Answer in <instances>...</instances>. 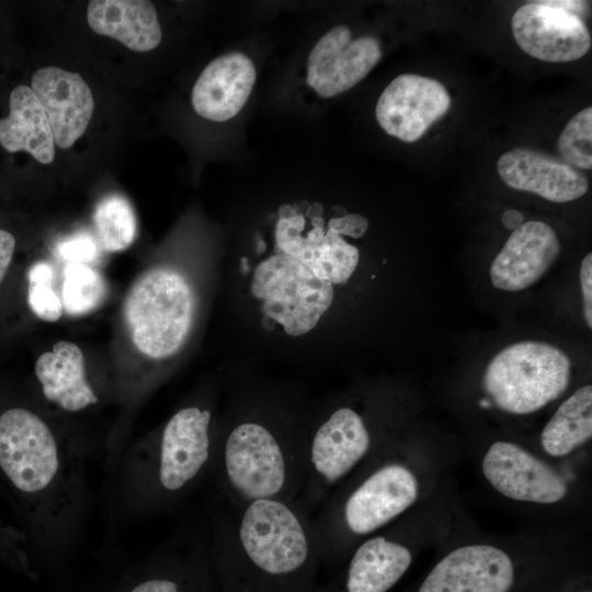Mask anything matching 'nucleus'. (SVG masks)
I'll list each match as a JSON object with an SVG mask.
<instances>
[{"mask_svg": "<svg viewBox=\"0 0 592 592\" xmlns=\"http://www.w3.org/2000/svg\"><path fill=\"white\" fill-rule=\"evenodd\" d=\"M570 379L571 361L563 350L524 340L506 345L491 358L482 386L500 410L528 414L560 397Z\"/></svg>", "mask_w": 592, "mask_h": 592, "instance_id": "2", "label": "nucleus"}, {"mask_svg": "<svg viewBox=\"0 0 592 592\" xmlns=\"http://www.w3.org/2000/svg\"><path fill=\"white\" fill-rule=\"evenodd\" d=\"M15 247V239L7 230L0 229V283L11 263Z\"/></svg>", "mask_w": 592, "mask_h": 592, "instance_id": "32", "label": "nucleus"}, {"mask_svg": "<svg viewBox=\"0 0 592 592\" xmlns=\"http://www.w3.org/2000/svg\"><path fill=\"white\" fill-rule=\"evenodd\" d=\"M35 374L45 398L66 411H80L98 402L86 377L83 354L75 343H55L52 352L36 360Z\"/></svg>", "mask_w": 592, "mask_h": 592, "instance_id": "21", "label": "nucleus"}, {"mask_svg": "<svg viewBox=\"0 0 592 592\" xmlns=\"http://www.w3.org/2000/svg\"><path fill=\"white\" fill-rule=\"evenodd\" d=\"M482 473L493 488L513 500L548 504L567 493L566 482L551 467L510 442L489 447Z\"/></svg>", "mask_w": 592, "mask_h": 592, "instance_id": "10", "label": "nucleus"}, {"mask_svg": "<svg viewBox=\"0 0 592 592\" xmlns=\"http://www.w3.org/2000/svg\"><path fill=\"white\" fill-rule=\"evenodd\" d=\"M129 592H189L187 589L171 579L151 578L135 585Z\"/></svg>", "mask_w": 592, "mask_h": 592, "instance_id": "31", "label": "nucleus"}, {"mask_svg": "<svg viewBox=\"0 0 592 592\" xmlns=\"http://www.w3.org/2000/svg\"><path fill=\"white\" fill-rule=\"evenodd\" d=\"M511 29L520 48L547 62H570L583 57L591 47V35L578 15L549 3L530 2L513 14Z\"/></svg>", "mask_w": 592, "mask_h": 592, "instance_id": "7", "label": "nucleus"}, {"mask_svg": "<svg viewBox=\"0 0 592 592\" xmlns=\"http://www.w3.org/2000/svg\"><path fill=\"white\" fill-rule=\"evenodd\" d=\"M252 293L269 318L299 337L316 327L333 300L331 283L318 278L295 258L276 253L254 270Z\"/></svg>", "mask_w": 592, "mask_h": 592, "instance_id": "4", "label": "nucleus"}, {"mask_svg": "<svg viewBox=\"0 0 592 592\" xmlns=\"http://www.w3.org/2000/svg\"><path fill=\"white\" fill-rule=\"evenodd\" d=\"M497 169L511 189L534 193L553 203L578 200L589 189L581 171L531 148L517 147L504 152L498 159Z\"/></svg>", "mask_w": 592, "mask_h": 592, "instance_id": "15", "label": "nucleus"}, {"mask_svg": "<svg viewBox=\"0 0 592 592\" xmlns=\"http://www.w3.org/2000/svg\"><path fill=\"white\" fill-rule=\"evenodd\" d=\"M224 464L230 486L251 501L275 498L286 483V460L281 445L263 425L244 422L229 434Z\"/></svg>", "mask_w": 592, "mask_h": 592, "instance_id": "6", "label": "nucleus"}, {"mask_svg": "<svg viewBox=\"0 0 592 592\" xmlns=\"http://www.w3.org/2000/svg\"><path fill=\"white\" fill-rule=\"evenodd\" d=\"M580 287L583 300L584 320L589 329L592 328V253H588L580 264Z\"/></svg>", "mask_w": 592, "mask_h": 592, "instance_id": "30", "label": "nucleus"}, {"mask_svg": "<svg viewBox=\"0 0 592 592\" xmlns=\"http://www.w3.org/2000/svg\"><path fill=\"white\" fill-rule=\"evenodd\" d=\"M563 162L582 170L592 169V107H585L570 118L557 141Z\"/></svg>", "mask_w": 592, "mask_h": 592, "instance_id": "27", "label": "nucleus"}, {"mask_svg": "<svg viewBox=\"0 0 592 592\" xmlns=\"http://www.w3.org/2000/svg\"><path fill=\"white\" fill-rule=\"evenodd\" d=\"M369 434L350 408L335 410L316 432L310 451L315 471L328 483L346 475L366 454Z\"/></svg>", "mask_w": 592, "mask_h": 592, "instance_id": "19", "label": "nucleus"}, {"mask_svg": "<svg viewBox=\"0 0 592 592\" xmlns=\"http://www.w3.org/2000/svg\"><path fill=\"white\" fill-rule=\"evenodd\" d=\"M549 3L567 12H570L580 16L583 21L584 19L588 18V14L590 11V2H587V1L562 0V1H549Z\"/></svg>", "mask_w": 592, "mask_h": 592, "instance_id": "33", "label": "nucleus"}, {"mask_svg": "<svg viewBox=\"0 0 592 592\" xmlns=\"http://www.w3.org/2000/svg\"><path fill=\"white\" fill-rule=\"evenodd\" d=\"M93 219L101 244L106 251H123L135 240L136 217L125 197L112 194L101 200Z\"/></svg>", "mask_w": 592, "mask_h": 592, "instance_id": "25", "label": "nucleus"}, {"mask_svg": "<svg viewBox=\"0 0 592 592\" xmlns=\"http://www.w3.org/2000/svg\"><path fill=\"white\" fill-rule=\"evenodd\" d=\"M31 89L47 115L55 145L71 147L93 114V95L87 82L79 73L48 66L33 75Z\"/></svg>", "mask_w": 592, "mask_h": 592, "instance_id": "14", "label": "nucleus"}, {"mask_svg": "<svg viewBox=\"0 0 592 592\" xmlns=\"http://www.w3.org/2000/svg\"><path fill=\"white\" fill-rule=\"evenodd\" d=\"M54 272L50 264L36 262L29 270L27 301L31 310L42 320L57 321L64 307L53 287Z\"/></svg>", "mask_w": 592, "mask_h": 592, "instance_id": "28", "label": "nucleus"}, {"mask_svg": "<svg viewBox=\"0 0 592 592\" xmlns=\"http://www.w3.org/2000/svg\"><path fill=\"white\" fill-rule=\"evenodd\" d=\"M57 253L68 263L87 264L98 258V244L88 232H79L62 240Z\"/></svg>", "mask_w": 592, "mask_h": 592, "instance_id": "29", "label": "nucleus"}, {"mask_svg": "<svg viewBox=\"0 0 592 592\" xmlns=\"http://www.w3.org/2000/svg\"><path fill=\"white\" fill-rule=\"evenodd\" d=\"M523 214L517 209H508L501 216V221L506 229L514 230L523 224Z\"/></svg>", "mask_w": 592, "mask_h": 592, "instance_id": "34", "label": "nucleus"}, {"mask_svg": "<svg viewBox=\"0 0 592 592\" xmlns=\"http://www.w3.org/2000/svg\"><path fill=\"white\" fill-rule=\"evenodd\" d=\"M194 293L177 270L146 272L129 289L124 316L137 350L152 360L175 354L186 341L194 318Z\"/></svg>", "mask_w": 592, "mask_h": 592, "instance_id": "3", "label": "nucleus"}, {"mask_svg": "<svg viewBox=\"0 0 592 592\" xmlns=\"http://www.w3.org/2000/svg\"><path fill=\"white\" fill-rule=\"evenodd\" d=\"M239 538L248 558L270 574L299 569L309 553V543L295 512L274 498L251 501L244 510Z\"/></svg>", "mask_w": 592, "mask_h": 592, "instance_id": "5", "label": "nucleus"}, {"mask_svg": "<svg viewBox=\"0 0 592 592\" xmlns=\"http://www.w3.org/2000/svg\"><path fill=\"white\" fill-rule=\"evenodd\" d=\"M411 553L402 545L378 536L363 543L349 567L348 592H386L407 571Z\"/></svg>", "mask_w": 592, "mask_h": 592, "instance_id": "23", "label": "nucleus"}, {"mask_svg": "<svg viewBox=\"0 0 592 592\" xmlns=\"http://www.w3.org/2000/svg\"><path fill=\"white\" fill-rule=\"evenodd\" d=\"M451 98L437 80L403 73L380 94L375 115L380 127L405 143L420 139L434 122L446 114Z\"/></svg>", "mask_w": 592, "mask_h": 592, "instance_id": "8", "label": "nucleus"}, {"mask_svg": "<svg viewBox=\"0 0 592 592\" xmlns=\"http://www.w3.org/2000/svg\"><path fill=\"white\" fill-rule=\"evenodd\" d=\"M312 223L314 228L303 236L281 216L275 230L278 249L300 261L318 278L332 285L345 283L357 266V248L341 237L334 219L326 232L317 224V217Z\"/></svg>", "mask_w": 592, "mask_h": 592, "instance_id": "17", "label": "nucleus"}, {"mask_svg": "<svg viewBox=\"0 0 592 592\" xmlns=\"http://www.w3.org/2000/svg\"><path fill=\"white\" fill-rule=\"evenodd\" d=\"M79 456L36 413L12 408L0 415V469L29 500L53 516L67 512L79 485Z\"/></svg>", "mask_w": 592, "mask_h": 592, "instance_id": "1", "label": "nucleus"}, {"mask_svg": "<svg viewBox=\"0 0 592 592\" xmlns=\"http://www.w3.org/2000/svg\"><path fill=\"white\" fill-rule=\"evenodd\" d=\"M257 78L252 60L231 52L210 61L192 90V105L202 117L224 122L246 104Z\"/></svg>", "mask_w": 592, "mask_h": 592, "instance_id": "18", "label": "nucleus"}, {"mask_svg": "<svg viewBox=\"0 0 592 592\" xmlns=\"http://www.w3.org/2000/svg\"><path fill=\"white\" fill-rule=\"evenodd\" d=\"M210 412L197 407L179 410L167 422L157 456V479L167 491L191 482L209 456Z\"/></svg>", "mask_w": 592, "mask_h": 592, "instance_id": "13", "label": "nucleus"}, {"mask_svg": "<svg viewBox=\"0 0 592 592\" xmlns=\"http://www.w3.org/2000/svg\"><path fill=\"white\" fill-rule=\"evenodd\" d=\"M513 581V563L503 550L490 545H468L444 557L419 592H509Z\"/></svg>", "mask_w": 592, "mask_h": 592, "instance_id": "11", "label": "nucleus"}, {"mask_svg": "<svg viewBox=\"0 0 592 592\" xmlns=\"http://www.w3.org/2000/svg\"><path fill=\"white\" fill-rule=\"evenodd\" d=\"M592 435V386L577 389L544 428L540 443L551 456H566Z\"/></svg>", "mask_w": 592, "mask_h": 592, "instance_id": "24", "label": "nucleus"}, {"mask_svg": "<svg viewBox=\"0 0 592 592\" xmlns=\"http://www.w3.org/2000/svg\"><path fill=\"white\" fill-rule=\"evenodd\" d=\"M417 496L418 482L409 469L397 464L384 466L346 500V525L355 534H368L407 510Z\"/></svg>", "mask_w": 592, "mask_h": 592, "instance_id": "16", "label": "nucleus"}, {"mask_svg": "<svg viewBox=\"0 0 592 592\" xmlns=\"http://www.w3.org/2000/svg\"><path fill=\"white\" fill-rule=\"evenodd\" d=\"M0 144L10 151H27L38 162L55 158V140L47 115L33 90L24 84L10 94V113L0 119Z\"/></svg>", "mask_w": 592, "mask_h": 592, "instance_id": "22", "label": "nucleus"}, {"mask_svg": "<svg viewBox=\"0 0 592 592\" xmlns=\"http://www.w3.org/2000/svg\"><path fill=\"white\" fill-rule=\"evenodd\" d=\"M107 294L102 275L88 264L68 263L64 271L61 303L70 316H83L95 310Z\"/></svg>", "mask_w": 592, "mask_h": 592, "instance_id": "26", "label": "nucleus"}, {"mask_svg": "<svg viewBox=\"0 0 592 592\" xmlns=\"http://www.w3.org/2000/svg\"><path fill=\"white\" fill-rule=\"evenodd\" d=\"M561 251L560 240L546 223L530 220L515 228L490 265L492 285L520 292L535 284Z\"/></svg>", "mask_w": 592, "mask_h": 592, "instance_id": "12", "label": "nucleus"}, {"mask_svg": "<svg viewBox=\"0 0 592 592\" xmlns=\"http://www.w3.org/2000/svg\"><path fill=\"white\" fill-rule=\"evenodd\" d=\"M91 30L123 43L134 52L155 49L162 38L157 11L145 0H93L88 3Z\"/></svg>", "mask_w": 592, "mask_h": 592, "instance_id": "20", "label": "nucleus"}, {"mask_svg": "<svg viewBox=\"0 0 592 592\" xmlns=\"http://www.w3.org/2000/svg\"><path fill=\"white\" fill-rule=\"evenodd\" d=\"M380 57L376 38H353L349 27L335 26L312 47L307 62V82L320 96H335L363 80Z\"/></svg>", "mask_w": 592, "mask_h": 592, "instance_id": "9", "label": "nucleus"}]
</instances>
